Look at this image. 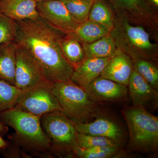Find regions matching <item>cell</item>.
<instances>
[{
	"mask_svg": "<svg viewBox=\"0 0 158 158\" xmlns=\"http://www.w3.org/2000/svg\"><path fill=\"white\" fill-rule=\"evenodd\" d=\"M133 70L132 59L118 50L111 57L100 76L127 86Z\"/></svg>",
	"mask_w": 158,
	"mask_h": 158,
	"instance_id": "14",
	"label": "cell"
},
{
	"mask_svg": "<svg viewBox=\"0 0 158 158\" xmlns=\"http://www.w3.org/2000/svg\"><path fill=\"white\" fill-rule=\"evenodd\" d=\"M16 22L14 42L31 55L45 79L52 83L70 80L74 67L65 58L60 43L65 34L40 16Z\"/></svg>",
	"mask_w": 158,
	"mask_h": 158,
	"instance_id": "1",
	"label": "cell"
},
{
	"mask_svg": "<svg viewBox=\"0 0 158 158\" xmlns=\"http://www.w3.org/2000/svg\"><path fill=\"white\" fill-rule=\"evenodd\" d=\"M40 123L50 142L52 154L60 158L76 157L78 146L74 122L62 112L57 111L41 116Z\"/></svg>",
	"mask_w": 158,
	"mask_h": 158,
	"instance_id": "6",
	"label": "cell"
},
{
	"mask_svg": "<svg viewBox=\"0 0 158 158\" xmlns=\"http://www.w3.org/2000/svg\"><path fill=\"white\" fill-rule=\"evenodd\" d=\"M20 147L19 144L14 142L13 144L10 145L8 144L6 148L2 150V153L3 156L7 158H20L22 156L21 155L25 157L28 156L25 153L21 151Z\"/></svg>",
	"mask_w": 158,
	"mask_h": 158,
	"instance_id": "27",
	"label": "cell"
},
{
	"mask_svg": "<svg viewBox=\"0 0 158 158\" xmlns=\"http://www.w3.org/2000/svg\"><path fill=\"white\" fill-rule=\"evenodd\" d=\"M134 69L154 89L158 90L157 64L146 59H132Z\"/></svg>",
	"mask_w": 158,
	"mask_h": 158,
	"instance_id": "22",
	"label": "cell"
},
{
	"mask_svg": "<svg viewBox=\"0 0 158 158\" xmlns=\"http://www.w3.org/2000/svg\"><path fill=\"white\" fill-rule=\"evenodd\" d=\"M52 83L46 81L21 90L15 106L40 116L52 112H62V108L52 91Z\"/></svg>",
	"mask_w": 158,
	"mask_h": 158,
	"instance_id": "7",
	"label": "cell"
},
{
	"mask_svg": "<svg viewBox=\"0 0 158 158\" xmlns=\"http://www.w3.org/2000/svg\"><path fill=\"white\" fill-rule=\"evenodd\" d=\"M150 1V2L151 3L153 6H154L156 7H158V0H148V1Z\"/></svg>",
	"mask_w": 158,
	"mask_h": 158,
	"instance_id": "30",
	"label": "cell"
},
{
	"mask_svg": "<svg viewBox=\"0 0 158 158\" xmlns=\"http://www.w3.org/2000/svg\"><path fill=\"white\" fill-rule=\"evenodd\" d=\"M60 43L65 58L74 67L86 59L81 43L70 34H65L61 38Z\"/></svg>",
	"mask_w": 158,
	"mask_h": 158,
	"instance_id": "20",
	"label": "cell"
},
{
	"mask_svg": "<svg viewBox=\"0 0 158 158\" xmlns=\"http://www.w3.org/2000/svg\"><path fill=\"white\" fill-rule=\"evenodd\" d=\"M75 127L78 133L110 138L121 147L124 142V132L120 126L111 118L101 115L97 116L92 122L75 123Z\"/></svg>",
	"mask_w": 158,
	"mask_h": 158,
	"instance_id": "13",
	"label": "cell"
},
{
	"mask_svg": "<svg viewBox=\"0 0 158 158\" xmlns=\"http://www.w3.org/2000/svg\"><path fill=\"white\" fill-rule=\"evenodd\" d=\"M40 118L16 106L0 112V122L15 131L14 142L34 155L51 157L50 142L43 130Z\"/></svg>",
	"mask_w": 158,
	"mask_h": 158,
	"instance_id": "2",
	"label": "cell"
},
{
	"mask_svg": "<svg viewBox=\"0 0 158 158\" xmlns=\"http://www.w3.org/2000/svg\"><path fill=\"white\" fill-rule=\"evenodd\" d=\"M36 7L40 17L63 34L73 33L80 24L72 17L61 0L37 2Z\"/></svg>",
	"mask_w": 158,
	"mask_h": 158,
	"instance_id": "9",
	"label": "cell"
},
{
	"mask_svg": "<svg viewBox=\"0 0 158 158\" xmlns=\"http://www.w3.org/2000/svg\"><path fill=\"white\" fill-rule=\"evenodd\" d=\"M8 145V143L3 139L2 136L0 135V150L4 149L7 147Z\"/></svg>",
	"mask_w": 158,
	"mask_h": 158,
	"instance_id": "29",
	"label": "cell"
},
{
	"mask_svg": "<svg viewBox=\"0 0 158 158\" xmlns=\"http://www.w3.org/2000/svg\"><path fill=\"white\" fill-rule=\"evenodd\" d=\"M82 44L86 58H110L118 51L110 34L92 43H82Z\"/></svg>",
	"mask_w": 158,
	"mask_h": 158,
	"instance_id": "19",
	"label": "cell"
},
{
	"mask_svg": "<svg viewBox=\"0 0 158 158\" xmlns=\"http://www.w3.org/2000/svg\"><path fill=\"white\" fill-rule=\"evenodd\" d=\"M69 14L79 24L88 19L89 13L94 0H61Z\"/></svg>",
	"mask_w": 158,
	"mask_h": 158,
	"instance_id": "23",
	"label": "cell"
},
{
	"mask_svg": "<svg viewBox=\"0 0 158 158\" xmlns=\"http://www.w3.org/2000/svg\"><path fill=\"white\" fill-rule=\"evenodd\" d=\"M112 29L96 22L88 19L80 24L70 34L81 43L95 42L110 34Z\"/></svg>",
	"mask_w": 158,
	"mask_h": 158,
	"instance_id": "18",
	"label": "cell"
},
{
	"mask_svg": "<svg viewBox=\"0 0 158 158\" xmlns=\"http://www.w3.org/2000/svg\"><path fill=\"white\" fill-rule=\"evenodd\" d=\"M78 146L82 149H88L98 146H119L110 138L101 136L90 135L78 132L76 134Z\"/></svg>",
	"mask_w": 158,
	"mask_h": 158,
	"instance_id": "25",
	"label": "cell"
},
{
	"mask_svg": "<svg viewBox=\"0 0 158 158\" xmlns=\"http://www.w3.org/2000/svg\"><path fill=\"white\" fill-rule=\"evenodd\" d=\"M115 13L123 15L130 23L149 31L158 30V17L155 9L148 0H108Z\"/></svg>",
	"mask_w": 158,
	"mask_h": 158,
	"instance_id": "8",
	"label": "cell"
},
{
	"mask_svg": "<svg viewBox=\"0 0 158 158\" xmlns=\"http://www.w3.org/2000/svg\"><path fill=\"white\" fill-rule=\"evenodd\" d=\"M90 99L100 102H119L128 101V87L99 76L93 81L87 89Z\"/></svg>",
	"mask_w": 158,
	"mask_h": 158,
	"instance_id": "12",
	"label": "cell"
},
{
	"mask_svg": "<svg viewBox=\"0 0 158 158\" xmlns=\"http://www.w3.org/2000/svg\"><path fill=\"white\" fill-rule=\"evenodd\" d=\"M36 2H48V1H56V0H34Z\"/></svg>",
	"mask_w": 158,
	"mask_h": 158,
	"instance_id": "31",
	"label": "cell"
},
{
	"mask_svg": "<svg viewBox=\"0 0 158 158\" xmlns=\"http://www.w3.org/2000/svg\"><path fill=\"white\" fill-rule=\"evenodd\" d=\"M16 43L14 41L0 45V80L15 86Z\"/></svg>",
	"mask_w": 158,
	"mask_h": 158,
	"instance_id": "17",
	"label": "cell"
},
{
	"mask_svg": "<svg viewBox=\"0 0 158 158\" xmlns=\"http://www.w3.org/2000/svg\"><path fill=\"white\" fill-rule=\"evenodd\" d=\"M88 19L113 29L115 21L114 12L104 0H94L90 9Z\"/></svg>",
	"mask_w": 158,
	"mask_h": 158,
	"instance_id": "21",
	"label": "cell"
},
{
	"mask_svg": "<svg viewBox=\"0 0 158 158\" xmlns=\"http://www.w3.org/2000/svg\"><path fill=\"white\" fill-rule=\"evenodd\" d=\"M16 45L15 87L22 90L48 81L29 53L22 47L17 44Z\"/></svg>",
	"mask_w": 158,
	"mask_h": 158,
	"instance_id": "10",
	"label": "cell"
},
{
	"mask_svg": "<svg viewBox=\"0 0 158 158\" xmlns=\"http://www.w3.org/2000/svg\"><path fill=\"white\" fill-rule=\"evenodd\" d=\"M21 90L0 80V112L14 107Z\"/></svg>",
	"mask_w": 158,
	"mask_h": 158,
	"instance_id": "24",
	"label": "cell"
},
{
	"mask_svg": "<svg viewBox=\"0 0 158 158\" xmlns=\"http://www.w3.org/2000/svg\"><path fill=\"white\" fill-rule=\"evenodd\" d=\"M133 106L150 112L158 107V90L154 89L136 71L133 70L127 85Z\"/></svg>",
	"mask_w": 158,
	"mask_h": 158,
	"instance_id": "11",
	"label": "cell"
},
{
	"mask_svg": "<svg viewBox=\"0 0 158 158\" xmlns=\"http://www.w3.org/2000/svg\"><path fill=\"white\" fill-rule=\"evenodd\" d=\"M8 131V127L6 125L3 124L0 122V134H5Z\"/></svg>",
	"mask_w": 158,
	"mask_h": 158,
	"instance_id": "28",
	"label": "cell"
},
{
	"mask_svg": "<svg viewBox=\"0 0 158 158\" xmlns=\"http://www.w3.org/2000/svg\"><path fill=\"white\" fill-rule=\"evenodd\" d=\"M110 34L118 49L132 59H146L157 64V44L151 42L144 27L133 25L124 16L115 13L114 27Z\"/></svg>",
	"mask_w": 158,
	"mask_h": 158,
	"instance_id": "3",
	"label": "cell"
},
{
	"mask_svg": "<svg viewBox=\"0 0 158 158\" xmlns=\"http://www.w3.org/2000/svg\"><path fill=\"white\" fill-rule=\"evenodd\" d=\"M16 27L15 21L0 12V45L14 41Z\"/></svg>",
	"mask_w": 158,
	"mask_h": 158,
	"instance_id": "26",
	"label": "cell"
},
{
	"mask_svg": "<svg viewBox=\"0 0 158 158\" xmlns=\"http://www.w3.org/2000/svg\"><path fill=\"white\" fill-rule=\"evenodd\" d=\"M52 91L62 113L75 123H84L100 115L97 103L86 90L69 81L52 83Z\"/></svg>",
	"mask_w": 158,
	"mask_h": 158,
	"instance_id": "5",
	"label": "cell"
},
{
	"mask_svg": "<svg viewBox=\"0 0 158 158\" xmlns=\"http://www.w3.org/2000/svg\"><path fill=\"white\" fill-rule=\"evenodd\" d=\"M110 58H86L74 67L70 81L87 91L90 84L100 76Z\"/></svg>",
	"mask_w": 158,
	"mask_h": 158,
	"instance_id": "15",
	"label": "cell"
},
{
	"mask_svg": "<svg viewBox=\"0 0 158 158\" xmlns=\"http://www.w3.org/2000/svg\"><path fill=\"white\" fill-rule=\"evenodd\" d=\"M129 133V146L136 151L149 153L158 149V117L142 108L133 106L121 111Z\"/></svg>",
	"mask_w": 158,
	"mask_h": 158,
	"instance_id": "4",
	"label": "cell"
},
{
	"mask_svg": "<svg viewBox=\"0 0 158 158\" xmlns=\"http://www.w3.org/2000/svg\"><path fill=\"white\" fill-rule=\"evenodd\" d=\"M0 12L15 21L39 16L34 0H0Z\"/></svg>",
	"mask_w": 158,
	"mask_h": 158,
	"instance_id": "16",
	"label": "cell"
}]
</instances>
